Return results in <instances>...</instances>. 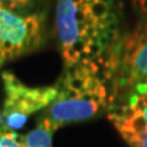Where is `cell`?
I'll return each mask as SVG.
<instances>
[{
    "instance_id": "7",
    "label": "cell",
    "mask_w": 147,
    "mask_h": 147,
    "mask_svg": "<svg viewBox=\"0 0 147 147\" xmlns=\"http://www.w3.org/2000/svg\"><path fill=\"white\" fill-rule=\"evenodd\" d=\"M34 0H0V3L7 7L8 10H12V11H18L19 10H25L27 8L29 5L33 4Z\"/></svg>"
},
{
    "instance_id": "5",
    "label": "cell",
    "mask_w": 147,
    "mask_h": 147,
    "mask_svg": "<svg viewBox=\"0 0 147 147\" xmlns=\"http://www.w3.org/2000/svg\"><path fill=\"white\" fill-rule=\"evenodd\" d=\"M52 134L53 131L47 123L41 120L34 131L29 132L21 139L27 147H52Z\"/></svg>"
},
{
    "instance_id": "9",
    "label": "cell",
    "mask_w": 147,
    "mask_h": 147,
    "mask_svg": "<svg viewBox=\"0 0 147 147\" xmlns=\"http://www.w3.org/2000/svg\"><path fill=\"white\" fill-rule=\"evenodd\" d=\"M19 147H27V146H26V144H25V143L22 142V139H21V146H19Z\"/></svg>"
},
{
    "instance_id": "1",
    "label": "cell",
    "mask_w": 147,
    "mask_h": 147,
    "mask_svg": "<svg viewBox=\"0 0 147 147\" xmlns=\"http://www.w3.org/2000/svg\"><path fill=\"white\" fill-rule=\"evenodd\" d=\"M117 0H56V36L65 68L109 55L119 42Z\"/></svg>"
},
{
    "instance_id": "3",
    "label": "cell",
    "mask_w": 147,
    "mask_h": 147,
    "mask_svg": "<svg viewBox=\"0 0 147 147\" xmlns=\"http://www.w3.org/2000/svg\"><path fill=\"white\" fill-rule=\"evenodd\" d=\"M5 98L1 110L3 127L7 131H18L26 124L27 117L49 106L57 97L56 86L30 87L10 71L1 74Z\"/></svg>"
},
{
    "instance_id": "4",
    "label": "cell",
    "mask_w": 147,
    "mask_h": 147,
    "mask_svg": "<svg viewBox=\"0 0 147 147\" xmlns=\"http://www.w3.org/2000/svg\"><path fill=\"white\" fill-rule=\"evenodd\" d=\"M44 15H23L0 3V65L41 45Z\"/></svg>"
},
{
    "instance_id": "8",
    "label": "cell",
    "mask_w": 147,
    "mask_h": 147,
    "mask_svg": "<svg viewBox=\"0 0 147 147\" xmlns=\"http://www.w3.org/2000/svg\"><path fill=\"white\" fill-rule=\"evenodd\" d=\"M136 11L147 21V0H132Z\"/></svg>"
},
{
    "instance_id": "6",
    "label": "cell",
    "mask_w": 147,
    "mask_h": 147,
    "mask_svg": "<svg viewBox=\"0 0 147 147\" xmlns=\"http://www.w3.org/2000/svg\"><path fill=\"white\" fill-rule=\"evenodd\" d=\"M21 138L16 134L7 131L4 127H0V147H19Z\"/></svg>"
},
{
    "instance_id": "2",
    "label": "cell",
    "mask_w": 147,
    "mask_h": 147,
    "mask_svg": "<svg viewBox=\"0 0 147 147\" xmlns=\"http://www.w3.org/2000/svg\"><path fill=\"white\" fill-rule=\"evenodd\" d=\"M147 93V21L138 23L113 52L110 101L125 106L134 97Z\"/></svg>"
}]
</instances>
